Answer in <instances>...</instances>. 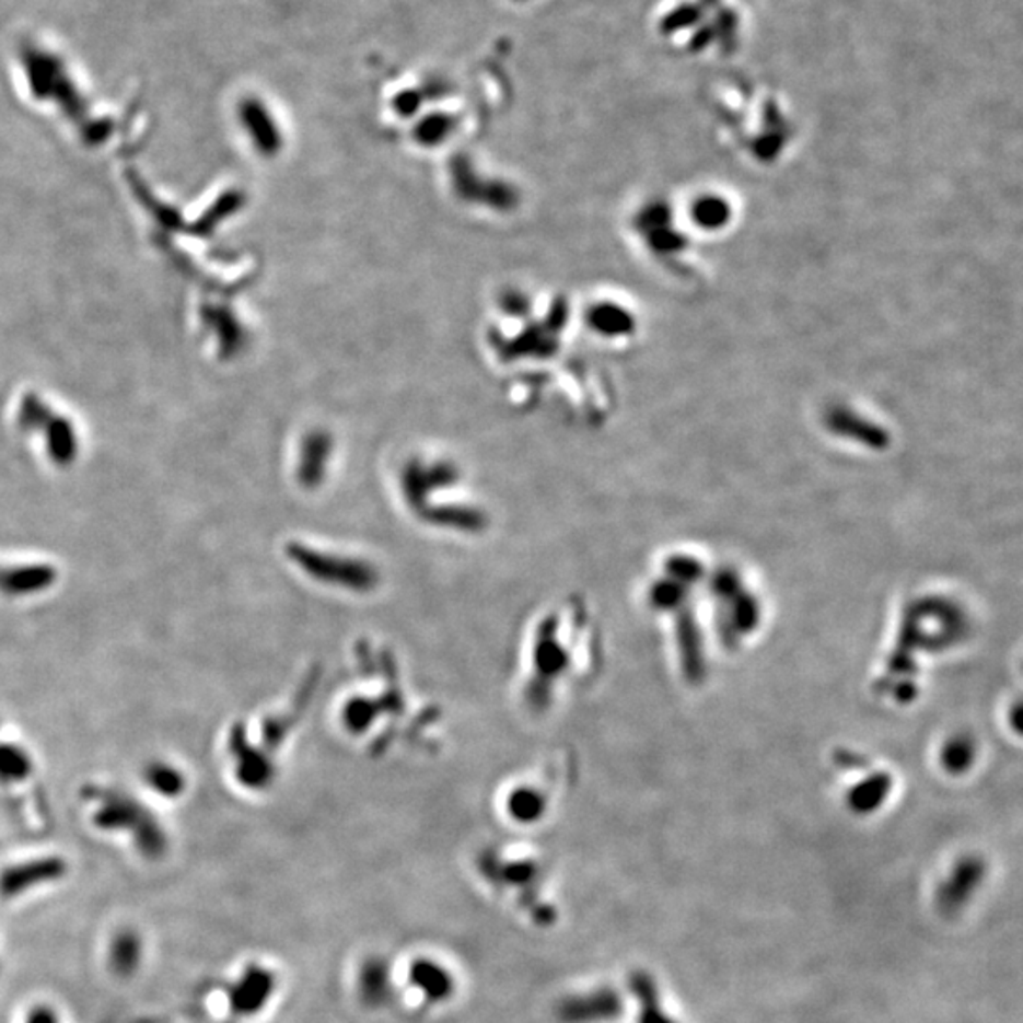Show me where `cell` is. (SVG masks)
<instances>
[{
  "mask_svg": "<svg viewBox=\"0 0 1023 1023\" xmlns=\"http://www.w3.org/2000/svg\"><path fill=\"white\" fill-rule=\"evenodd\" d=\"M82 797L97 804L92 821L100 830L128 833L144 859H158L165 853L167 838L160 821L129 792L88 784L82 789Z\"/></svg>",
  "mask_w": 1023,
  "mask_h": 1023,
  "instance_id": "1",
  "label": "cell"
},
{
  "mask_svg": "<svg viewBox=\"0 0 1023 1023\" xmlns=\"http://www.w3.org/2000/svg\"><path fill=\"white\" fill-rule=\"evenodd\" d=\"M988 875V864L978 855H967L955 862L952 872L937 891V906L944 916H957L967 908Z\"/></svg>",
  "mask_w": 1023,
  "mask_h": 1023,
  "instance_id": "2",
  "label": "cell"
},
{
  "mask_svg": "<svg viewBox=\"0 0 1023 1023\" xmlns=\"http://www.w3.org/2000/svg\"><path fill=\"white\" fill-rule=\"evenodd\" d=\"M67 874V862L61 857H40L31 861L18 862L0 870V896L4 900L25 895L38 885L59 882Z\"/></svg>",
  "mask_w": 1023,
  "mask_h": 1023,
  "instance_id": "3",
  "label": "cell"
},
{
  "mask_svg": "<svg viewBox=\"0 0 1023 1023\" xmlns=\"http://www.w3.org/2000/svg\"><path fill=\"white\" fill-rule=\"evenodd\" d=\"M59 572L50 563L0 565V595L31 597L56 586Z\"/></svg>",
  "mask_w": 1023,
  "mask_h": 1023,
  "instance_id": "4",
  "label": "cell"
},
{
  "mask_svg": "<svg viewBox=\"0 0 1023 1023\" xmlns=\"http://www.w3.org/2000/svg\"><path fill=\"white\" fill-rule=\"evenodd\" d=\"M571 1022H605L621 1012V999L613 989H600L592 996L574 999L565 1009Z\"/></svg>",
  "mask_w": 1023,
  "mask_h": 1023,
  "instance_id": "5",
  "label": "cell"
},
{
  "mask_svg": "<svg viewBox=\"0 0 1023 1023\" xmlns=\"http://www.w3.org/2000/svg\"><path fill=\"white\" fill-rule=\"evenodd\" d=\"M142 960V940L133 929H120L108 946V967L116 976L129 978L137 973Z\"/></svg>",
  "mask_w": 1023,
  "mask_h": 1023,
  "instance_id": "6",
  "label": "cell"
},
{
  "mask_svg": "<svg viewBox=\"0 0 1023 1023\" xmlns=\"http://www.w3.org/2000/svg\"><path fill=\"white\" fill-rule=\"evenodd\" d=\"M35 774V760L18 743L0 742V784L25 783Z\"/></svg>",
  "mask_w": 1023,
  "mask_h": 1023,
  "instance_id": "7",
  "label": "cell"
},
{
  "mask_svg": "<svg viewBox=\"0 0 1023 1023\" xmlns=\"http://www.w3.org/2000/svg\"><path fill=\"white\" fill-rule=\"evenodd\" d=\"M142 776H144V781L152 791L165 798H177L184 791V784H186L184 783L186 779H184L183 771H178L175 766L162 763V760L147 764Z\"/></svg>",
  "mask_w": 1023,
  "mask_h": 1023,
  "instance_id": "8",
  "label": "cell"
},
{
  "mask_svg": "<svg viewBox=\"0 0 1023 1023\" xmlns=\"http://www.w3.org/2000/svg\"><path fill=\"white\" fill-rule=\"evenodd\" d=\"M976 753H978V748H976V742L970 735H955L944 745L942 764L953 776H961V774H965V771L973 768Z\"/></svg>",
  "mask_w": 1023,
  "mask_h": 1023,
  "instance_id": "9",
  "label": "cell"
},
{
  "mask_svg": "<svg viewBox=\"0 0 1023 1023\" xmlns=\"http://www.w3.org/2000/svg\"><path fill=\"white\" fill-rule=\"evenodd\" d=\"M631 986H633V991L636 996H639L642 1004L641 1012V1023H673L670 1018L665 1016L664 1010L660 1009V1002H658L656 989H654V984L650 981L649 976L644 974H636L631 978Z\"/></svg>",
  "mask_w": 1023,
  "mask_h": 1023,
  "instance_id": "10",
  "label": "cell"
},
{
  "mask_svg": "<svg viewBox=\"0 0 1023 1023\" xmlns=\"http://www.w3.org/2000/svg\"><path fill=\"white\" fill-rule=\"evenodd\" d=\"M25 1023H59V1016H57L56 1010L51 1009V1007L38 1004V1007H35V1009L28 1012Z\"/></svg>",
  "mask_w": 1023,
  "mask_h": 1023,
  "instance_id": "11",
  "label": "cell"
},
{
  "mask_svg": "<svg viewBox=\"0 0 1023 1023\" xmlns=\"http://www.w3.org/2000/svg\"><path fill=\"white\" fill-rule=\"evenodd\" d=\"M1009 722L1010 728L1023 737V699H1018L1016 704L1010 707Z\"/></svg>",
  "mask_w": 1023,
  "mask_h": 1023,
  "instance_id": "12",
  "label": "cell"
}]
</instances>
